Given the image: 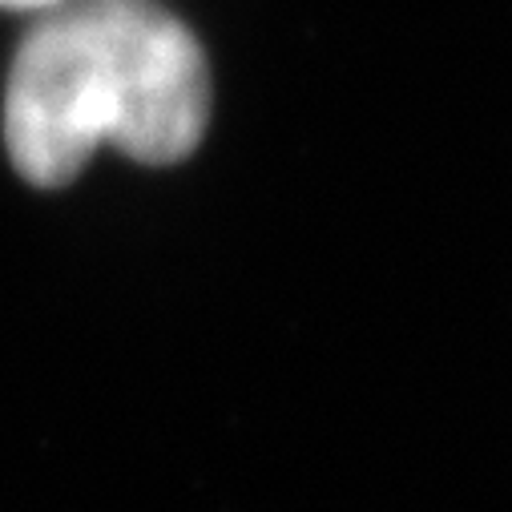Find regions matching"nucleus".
<instances>
[{
    "label": "nucleus",
    "instance_id": "1",
    "mask_svg": "<svg viewBox=\"0 0 512 512\" xmlns=\"http://www.w3.org/2000/svg\"><path fill=\"white\" fill-rule=\"evenodd\" d=\"M210 125V65L158 0H61L25 33L5 85V146L33 186H65L97 146L174 166Z\"/></svg>",
    "mask_w": 512,
    "mask_h": 512
},
{
    "label": "nucleus",
    "instance_id": "2",
    "mask_svg": "<svg viewBox=\"0 0 512 512\" xmlns=\"http://www.w3.org/2000/svg\"><path fill=\"white\" fill-rule=\"evenodd\" d=\"M61 5V0H0V9H9V13H45Z\"/></svg>",
    "mask_w": 512,
    "mask_h": 512
}]
</instances>
